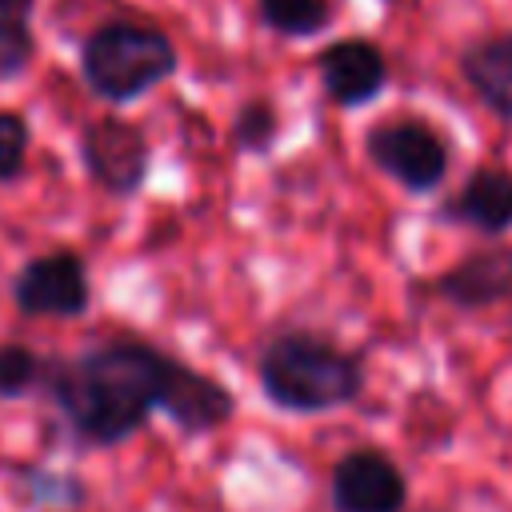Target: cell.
<instances>
[{
    "label": "cell",
    "mask_w": 512,
    "mask_h": 512,
    "mask_svg": "<svg viewBox=\"0 0 512 512\" xmlns=\"http://www.w3.org/2000/svg\"><path fill=\"white\" fill-rule=\"evenodd\" d=\"M80 164L100 192L128 200L148 184L152 144L140 132V124L108 112L80 128Z\"/></svg>",
    "instance_id": "obj_5"
},
{
    "label": "cell",
    "mask_w": 512,
    "mask_h": 512,
    "mask_svg": "<svg viewBox=\"0 0 512 512\" xmlns=\"http://www.w3.org/2000/svg\"><path fill=\"white\" fill-rule=\"evenodd\" d=\"M448 224H464L488 240L512 232V172L504 164H480L460 184V192L440 208Z\"/></svg>",
    "instance_id": "obj_10"
},
{
    "label": "cell",
    "mask_w": 512,
    "mask_h": 512,
    "mask_svg": "<svg viewBox=\"0 0 512 512\" xmlns=\"http://www.w3.org/2000/svg\"><path fill=\"white\" fill-rule=\"evenodd\" d=\"M328 504L332 512H404L408 476L384 448H352L332 464Z\"/></svg>",
    "instance_id": "obj_7"
},
{
    "label": "cell",
    "mask_w": 512,
    "mask_h": 512,
    "mask_svg": "<svg viewBox=\"0 0 512 512\" xmlns=\"http://www.w3.org/2000/svg\"><path fill=\"white\" fill-rule=\"evenodd\" d=\"M276 136H280V112H276L272 100H260L256 96V100H244L236 108L232 128H228L232 152H240V156H264V152H272Z\"/></svg>",
    "instance_id": "obj_14"
},
{
    "label": "cell",
    "mask_w": 512,
    "mask_h": 512,
    "mask_svg": "<svg viewBox=\"0 0 512 512\" xmlns=\"http://www.w3.org/2000/svg\"><path fill=\"white\" fill-rule=\"evenodd\" d=\"M316 76L336 108H360L384 92L388 56L368 36H340L316 52Z\"/></svg>",
    "instance_id": "obj_8"
},
{
    "label": "cell",
    "mask_w": 512,
    "mask_h": 512,
    "mask_svg": "<svg viewBox=\"0 0 512 512\" xmlns=\"http://www.w3.org/2000/svg\"><path fill=\"white\" fill-rule=\"evenodd\" d=\"M364 156L376 172L412 196H428L452 168L448 140L420 116H392L364 132Z\"/></svg>",
    "instance_id": "obj_4"
},
{
    "label": "cell",
    "mask_w": 512,
    "mask_h": 512,
    "mask_svg": "<svg viewBox=\"0 0 512 512\" xmlns=\"http://www.w3.org/2000/svg\"><path fill=\"white\" fill-rule=\"evenodd\" d=\"M12 304L24 316H52V320L84 316L92 304V276L84 256L72 248H52L32 256L12 276Z\"/></svg>",
    "instance_id": "obj_6"
},
{
    "label": "cell",
    "mask_w": 512,
    "mask_h": 512,
    "mask_svg": "<svg viewBox=\"0 0 512 512\" xmlns=\"http://www.w3.org/2000/svg\"><path fill=\"white\" fill-rule=\"evenodd\" d=\"M180 52L160 24L104 20L80 44V76L92 96L108 104H132L144 92L176 76Z\"/></svg>",
    "instance_id": "obj_3"
},
{
    "label": "cell",
    "mask_w": 512,
    "mask_h": 512,
    "mask_svg": "<svg viewBox=\"0 0 512 512\" xmlns=\"http://www.w3.org/2000/svg\"><path fill=\"white\" fill-rule=\"evenodd\" d=\"M260 392L280 412H336L360 400L364 392V364L356 352L340 348L336 340L292 328L264 344L256 360Z\"/></svg>",
    "instance_id": "obj_2"
},
{
    "label": "cell",
    "mask_w": 512,
    "mask_h": 512,
    "mask_svg": "<svg viewBox=\"0 0 512 512\" xmlns=\"http://www.w3.org/2000/svg\"><path fill=\"white\" fill-rule=\"evenodd\" d=\"M40 388L84 448H116L156 412L184 436H208L236 416V396L224 380L136 336L44 360Z\"/></svg>",
    "instance_id": "obj_1"
},
{
    "label": "cell",
    "mask_w": 512,
    "mask_h": 512,
    "mask_svg": "<svg viewBox=\"0 0 512 512\" xmlns=\"http://www.w3.org/2000/svg\"><path fill=\"white\" fill-rule=\"evenodd\" d=\"M32 148V124L16 108H0V184L20 180Z\"/></svg>",
    "instance_id": "obj_16"
},
{
    "label": "cell",
    "mask_w": 512,
    "mask_h": 512,
    "mask_svg": "<svg viewBox=\"0 0 512 512\" xmlns=\"http://www.w3.org/2000/svg\"><path fill=\"white\" fill-rule=\"evenodd\" d=\"M456 64H460V76L472 88V96L500 124H512V28L472 40Z\"/></svg>",
    "instance_id": "obj_11"
},
{
    "label": "cell",
    "mask_w": 512,
    "mask_h": 512,
    "mask_svg": "<svg viewBox=\"0 0 512 512\" xmlns=\"http://www.w3.org/2000/svg\"><path fill=\"white\" fill-rule=\"evenodd\" d=\"M44 376V356L32 352L20 340H4L0 344V400H20L32 388H40Z\"/></svg>",
    "instance_id": "obj_15"
},
{
    "label": "cell",
    "mask_w": 512,
    "mask_h": 512,
    "mask_svg": "<svg viewBox=\"0 0 512 512\" xmlns=\"http://www.w3.org/2000/svg\"><path fill=\"white\" fill-rule=\"evenodd\" d=\"M432 296L460 308V312H484L512 296V244H488L444 268L432 284Z\"/></svg>",
    "instance_id": "obj_9"
},
{
    "label": "cell",
    "mask_w": 512,
    "mask_h": 512,
    "mask_svg": "<svg viewBox=\"0 0 512 512\" xmlns=\"http://www.w3.org/2000/svg\"><path fill=\"white\" fill-rule=\"evenodd\" d=\"M32 12L36 0H0V80L24 76L36 56Z\"/></svg>",
    "instance_id": "obj_12"
},
{
    "label": "cell",
    "mask_w": 512,
    "mask_h": 512,
    "mask_svg": "<svg viewBox=\"0 0 512 512\" xmlns=\"http://www.w3.org/2000/svg\"><path fill=\"white\" fill-rule=\"evenodd\" d=\"M264 28L288 40H308L332 24V0H256Z\"/></svg>",
    "instance_id": "obj_13"
}]
</instances>
